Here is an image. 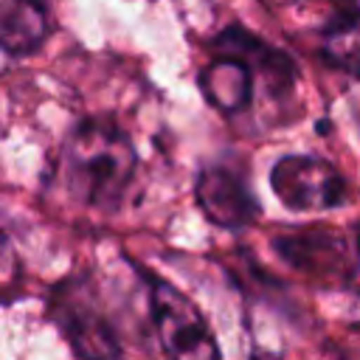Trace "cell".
I'll return each instance as SVG.
<instances>
[{
    "instance_id": "3",
    "label": "cell",
    "mask_w": 360,
    "mask_h": 360,
    "mask_svg": "<svg viewBox=\"0 0 360 360\" xmlns=\"http://www.w3.org/2000/svg\"><path fill=\"white\" fill-rule=\"evenodd\" d=\"M51 318L82 360H118V340L93 290L82 278H65L51 295Z\"/></svg>"
},
{
    "instance_id": "1",
    "label": "cell",
    "mask_w": 360,
    "mask_h": 360,
    "mask_svg": "<svg viewBox=\"0 0 360 360\" xmlns=\"http://www.w3.org/2000/svg\"><path fill=\"white\" fill-rule=\"evenodd\" d=\"M138 166L129 135L110 118L79 121L62 149V180L82 205L112 211L132 186Z\"/></svg>"
},
{
    "instance_id": "2",
    "label": "cell",
    "mask_w": 360,
    "mask_h": 360,
    "mask_svg": "<svg viewBox=\"0 0 360 360\" xmlns=\"http://www.w3.org/2000/svg\"><path fill=\"white\" fill-rule=\"evenodd\" d=\"M149 315L166 360H222L200 309L169 281H149Z\"/></svg>"
},
{
    "instance_id": "8",
    "label": "cell",
    "mask_w": 360,
    "mask_h": 360,
    "mask_svg": "<svg viewBox=\"0 0 360 360\" xmlns=\"http://www.w3.org/2000/svg\"><path fill=\"white\" fill-rule=\"evenodd\" d=\"M321 56L349 76H360V8L346 6L321 28Z\"/></svg>"
},
{
    "instance_id": "7",
    "label": "cell",
    "mask_w": 360,
    "mask_h": 360,
    "mask_svg": "<svg viewBox=\"0 0 360 360\" xmlns=\"http://www.w3.org/2000/svg\"><path fill=\"white\" fill-rule=\"evenodd\" d=\"M51 34L45 0H0V42L11 56L37 51Z\"/></svg>"
},
{
    "instance_id": "6",
    "label": "cell",
    "mask_w": 360,
    "mask_h": 360,
    "mask_svg": "<svg viewBox=\"0 0 360 360\" xmlns=\"http://www.w3.org/2000/svg\"><path fill=\"white\" fill-rule=\"evenodd\" d=\"M197 205L208 222L239 231L259 217V202L239 169L231 163H208L197 174Z\"/></svg>"
},
{
    "instance_id": "4",
    "label": "cell",
    "mask_w": 360,
    "mask_h": 360,
    "mask_svg": "<svg viewBox=\"0 0 360 360\" xmlns=\"http://www.w3.org/2000/svg\"><path fill=\"white\" fill-rule=\"evenodd\" d=\"M270 188L290 211H326L349 197L343 174L315 155H284L270 169Z\"/></svg>"
},
{
    "instance_id": "9",
    "label": "cell",
    "mask_w": 360,
    "mask_h": 360,
    "mask_svg": "<svg viewBox=\"0 0 360 360\" xmlns=\"http://www.w3.org/2000/svg\"><path fill=\"white\" fill-rule=\"evenodd\" d=\"M357 253H360V225H357Z\"/></svg>"
},
{
    "instance_id": "5",
    "label": "cell",
    "mask_w": 360,
    "mask_h": 360,
    "mask_svg": "<svg viewBox=\"0 0 360 360\" xmlns=\"http://www.w3.org/2000/svg\"><path fill=\"white\" fill-rule=\"evenodd\" d=\"M214 59L202 68L200 73V90L205 96V101L211 107H217L219 112H242L250 98H253V84L259 82L256 79V68L250 62V56L242 51L236 34H233V25L225 28L214 45Z\"/></svg>"
}]
</instances>
